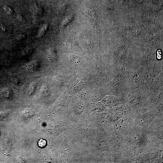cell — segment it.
<instances>
[{"instance_id":"7a4b0ae2","label":"cell","mask_w":163,"mask_h":163,"mask_svg":"<svg viewBox=\"0 0 163 163\" xmlns=\"http://www.w3.org/2000/svg\"><path fill=\"white\" fill-rule=\"evenodd\" d=\"M46 141L44 139H41L40 140L39 142H38V145L41 147H45L46 146Z\"/></svg>"},{"instance_id":"6da1fadb","label":"cell","mask_w":163,"mask_h":163,"mask_svg":"<svg viewBox=\"0 0 163 163\" xmlns=\"http://www.w3.org/2000/svg\"><path fill=\"white\" fill-rule=\"evenodd\" d=\"M34 114L32 111L29 109H27L23 112V115L25 118H28L33 115Z\"/></svg>"}]
</instances>
